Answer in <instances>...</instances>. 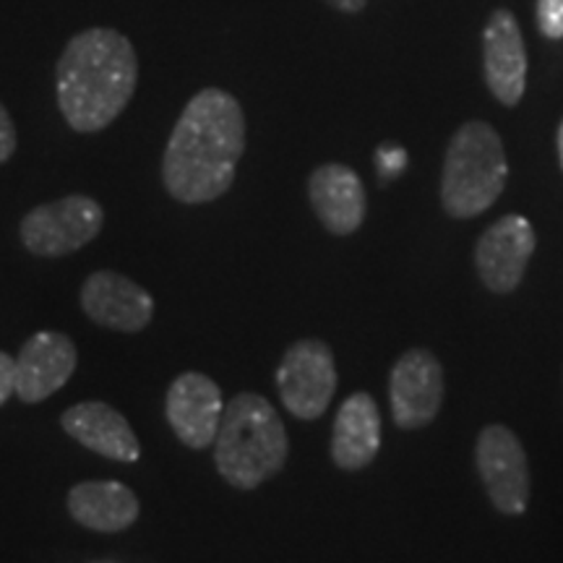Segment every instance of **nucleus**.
<instances>
[{"label":"nucleus","mask_w":563,"mask_h":563,"mask_svg":"<svg viewBox=\"0 0 563 563\" xmlns=\"http://www.w3.org/2000/svg\"><path fill=\"white\" fill-rule=\"evenodd\" d=\"M534 245H538V238L530 220H525L522 214H509L493 222L475 243L477 277L490 292H514L525 277Z\"/></svg>","instance_id":"nucleus-9"},{"label":"nucleus","mask_w":563,"mask_h":563,"mask_svg":"<svg viewBox=\"0 0 563 563\" xmlns=\"http://www.w3.org/2000/svg\"><path fill=\"white\" fill-rule=\"evenodd\" d=\"M68 514L91 532H123L136 525L141 504L129 485L118 481H84L68 490Z\"/></svg>","instance_id":"nucleus-17"},{"label":"nucleus","mask_w":563,"mask_h":563,"mask_svg":"<svg viewBox=\"0 0 563 563\" xmlns=\"http://www.w3.org/2000/svg\"><path fill=\"white\" fill-rule=\"evenodd\" d=\"M290 456L285 422L262 394L241 391L224 405L214 439L217 473L238 490H256L282 473Z\"/></svg>","instance_id":"nucleus-3"},{"label":"nucleus","mask_w":563,"mask_h":563,"mask_svg":"<svg viewBox=\"0 0 563 563\" xmlns=\"http://www.w3.org/2000/svg\"><path fill=\"white\" fill-rule=\"evenodd\" d=\"M483 74L490 95L506 108H517L527 89V47L511 11L496 9L483 30Z\"/></svg>","instance_id":"nucleus-12"},{"label":"nucleus","mask_w":563,"mask_h":563,"mask_svg":"<svg viewBox=\"0 0 563 563\" xmlns=\"http://www.w3.org/2000/svg\"><path fill=\"white\" fill-rule=\"evenodd\" d=\"M16 144H19L16 125H13L9 110H5V104L0 102V165L13 157V152H16Z\"/></svg>","instance_id":"nucleus-19"},{"label":"nucleus","mask_w":563,"mask_h":563,"mask_svg":"<svg viewBox=\"0 0 563 563\" xmlns=\"http://www.w3.org/2000/svg\"><path fill=\"white\" fill-rule=\"evenodd\" d=\"M89 563H118V561H110V559H100V561H89Z\"/></svg>","instance_id":"nucleus-23"},{"label":"nucleus","mask_w":563,"mask_h":563,"mask_svg":"<svg viewBox=\"0 0 563 563\" xmlns=\"http://www.w3.org/2000/svg\"><path fill=\"white\" fill-rule=\"evenodd\" d=\"M249 129L241 102L220 87H207L180 112L162 157L165 191L180 203H209L235 183Z\"/></svg>","instance_id":"nucleus-1"},{"label":"nucleus","mask_w":563,"mask_h":563,"mask_svg":"<svg viewBox=\"0 0 563 563\" xmlns=\"http://www.w3.org/2000/svg\"><path fill=\"white\" fill-rule=\"evenodd\" d=\"M382 449V412L371 394L347 397L334 418L332 460L344 473H357L376 460Z\"/></svg>","instance_id":"nucleus-16"},{"label":"nucleus","mask_w":563,"mask_h":563,"mask_svg":"<svg viewBox=\"0 0 563 563\" xmlns=\"http://www.w3.org/2000/svg\"><path fill=\"white\" fill-rule=\"evenodd\" d=\"M308 199L323 230L340 238L361 230L368 211V196L361 175L340 162L316 167L308 178Z\"/></svg>","instance_id":"nucleus-14"},{"label":"nucleus","mask_w":563,"mask_h":563,"mask_svg":"<svg viewBox=\"0 0 563 563\" xmlns=\"http://www.w3.org/2000/svg\"><path fill=\"white\" fill-rule=\"evenodd\" d=\"M559 159H561V167H563V121L559 125Z\"/></svg>","instance_id":"nucleus-22"},{"label":"nucleus","mask_w":563,"mask_h":563,"mask_svg":"<svg viewBox=\"0 0 563 563\" xmlns=\"http://www.w3.org/2000/svg\"><path fill=\"white\" fill-rule=\"evenodd\" d=\"M327 3L342 13H361L368 5V0H327Z\"/></svg>","instance_id":"nucleus-21"},{"label":"nucleus","mask_w":563,"mask_h":563,"mask_svg":"<svg viewBox=\"0 0 563 563\" xmlns=\"http://www.w3.org/2000/svg\"><path fill=\"white\" fill-rule=\"evenodd\" d=\"M60 428L84 449L104 456V460L123 464H136L141 460V443L131 422L115 407L100 402V399L70 405L60 415Z\"/></svg>","instance_id":"nucleus-15"},{"label":"nucleus","mask_w":563,"mask_h":563,"mask_svg":"<svg viewBox=\"0 0 563 563\" xmlns=\"http://www.w3.org/2000/svg\"><path fill=\"white\" fill-rule=\"evenodd\" d=\"M277 391L292 418L319 420L336 391L332 347L313 336L290 344L277 368Z\"/></svg>","instance_id":"nucleus-6"},{"label":"nucleus","mask_w":563,"mask_h":563,"mask_svg":"<svg viewBox=\"0 0 563 563\" xmlns=\"http://www.w3.org/2000/svg\"><path fill=\"white\" fill-rule=\"evenodd\" d=\"M76 365H79V350L68 334H32L16 357V397L24 405L45 402L68 384Z\"/></svg>","instance_id":"nucleus-13"},{"label":"nucleus","mask_w":563,"mask_h":563,"mask_svg":"<svg viewBox=\"0 0 563 563\" xmlns=\"http://www.w3.org/2000/svg\"><path fill=\"white\" fill-rule=\"evenodd\" d=\"M475 462L490 504L509 517L525 514L530 504V464L519 435L501 422L485 426L475 443Z\"/></svg>","instance_id":"nucleus-7"},{"label":"nucleus","mask_w":563,"mask_h":563,"mask_svg":"<svg viewBox=\"0 0 563 563\" xmlns=\"http://www.w3.org/2000/svg\"><path fill=\"white\" fill-rule=\"evenodd\" d=\"M139 87V55L110 26L74 34L55 66L60 115L79 133L104 131L129 108Z\"/></svg>","instance_id":"nucleus-2"},{"label":"nucleus","mask_w":563,"mask_h":563,"mask_svg":"<svg viewBox=\"0 0 563 563\" xmlns=\"http://www.w3.org/2000/svg\"><path fill=\"white\" fill-rule=\"evenodd\" d=\"M224 412L222 389L207 373L186 371L170 384L165 397V418L180 443L194 452L214 446Z\"/></svg>","instance_id":"nucleus-10"},{"label":"nucleus","mask_w":563,"mask_h":563,"mask_svg":"<svg viewBox=\"0 0 563 563\" xmlns=\"http://www.w3.org/2000/svg\"><path fill=\"white\" fill-rule=\"evenodd\" d=\"M16 394V357L0 350V407Z\"/></svg>","instance_id":"nucleus-20"},{"label":"nucleus","mask_w":563,"mask_h":563,"mask_svg":"<svg viewBox=\"0 0 563 563\" xmlns=\"http://www.w3.org/2000/svg\"><path fill=\"white\" fill-rule=\"evenodd\" d=\"M509 178L504 141L485 121L454 131L441 173V203L454 220H473L498 201Z\"/></svg>","instance_id":"nucleus-4"},{"label":"nucleus","mask_w":563,"mask_h":563,"mask_svg":"<svg viewBox=\"0 0 563 563\" xmlns=\"http://www.w3.org/2000/svg\"><path fill=\"white\" fill-rule=\"evenodd\" d=\"M534 19L543 37L563 40V0H538Z\"/></svg>","instance_id":"nucleus-18"},{"label":"nucleus","mask_w":563,"mask_h":563,"mask_svg":"<svg viewBox=\"0 0 563 563\" xmlns=\"http://www.w3.org/2000/svg\"><path fill=\"white\" fill-rule=\"evenodd\" d=\"M81 311L91 323L123 334H139L154 319V298L123 274L102 269L89 274L79 292Z\"/></svg>","instance_id":"nucleus-11"},{"label":"nucleus","mask_w":563,"mask_h":563,"mask_svg":"<svg viewBox=\"0 0 563 563\" xmlns=\"http://www.w3.org/2000/svg\"><path fill=\"white\" fill-rule=\"evenodd\" d=\"M394 422L405 431L426 428L439 418L443 405V368L431 350H407L389 376Z\"/></svg>","instance_id":"nucleus-8"},{"label":"nucleus","mask_w":563,"mask_h":563,"mask_svg":"<svg viewBox=\"0 0 563 563\" xmlns=\"http://www.w3.org/2000/svg\"><path fill=\"white\" fill-rule=\"evenodd\" d=\"M102 228V203L91 196L70 194L26 211L19 224V238L32 256L60 258L89 245Z\"/></svg>","instance_id":"nucleus-5"}]
</instances>
